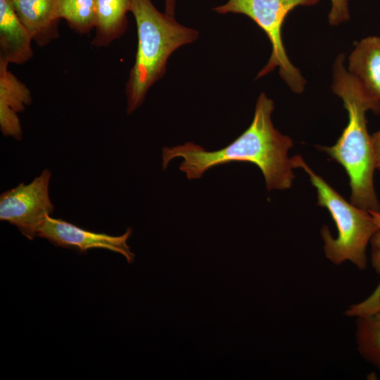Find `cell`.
Instances as JSON below:
<instances>
[{
  "label": "cell",
  "instance_id": "cell-2",
  "mask_svg": "<svg viewBox=\"0 0 380 380\" xmlns=\"http://www.w3.org/2000/svg\"><path fill=\"white\" fill-rule=\"evenodd\" d=\"M331 89L341 99L348 122L334 146L318 148L346 170L351 189L350 203L368 211H380L374 187V153L366 119L368 110L380 114V102L372 99L349 73L343 54L338 55L334 63Z\"/></svg>",
  "mask_w": 380,
  "mask_h": 380
},
{
  "label": "cell",
  "instance_id": "cell-18",
  "mask_svg": "<svg viewBox=\"0 0 380 380\" xmlns=\"http://www.w3.org/2000/svg\"><path fill=\"white\" fill-rule=\"evenodd\" d=\"M165 13L174 16L175 9V0H165Z\"/></svg>",
  "mask_w": 380,
  "mask_h": 380
},
{
  "label": "cell",
  "instance_id": "cell-12",
  "mask_svg": "<svg viewBox=\"0 0 380 380\" xmlns=\"http://www.w3.org/2000/svg\"><path fill=\"white\" fill-rule=\"evenodd\" d=\"M132 0H95L96 34L91 42L96 47L108 46L127 28V15Z\"/></svg>",
  "mask_w": 380,
  "mask_h": 380
},
{
  "label": "cell",
  "instance_id": "cell-7",
  "mask_svg": "<svg viewBox=\"0 0 380 380\" xmlns=\"http://www.w3.org/2000/svg\"><path fill=\"white\" fill-rule=\"evenodd\" d=\"M132 234L130 227L120 236L94 232L49 215L40 227L37 236L56 246L75 250L80 253H85L92 248L109 250L122 255L129 263H132L134 254L127 243Z\"/></svg>",
  "mask_w": 380,
  "mask_h": 380
},
{
  "label": "cell",
  "instance_id": "cell-4",
  "mask_svg": "<svg viewBox=\"0 0 380 380\" xmlns=\"http://www.w3.org/2000/svg\"><path fill=\"white\" fill-rule=\"evenodd\" d=\"M293 168H302L317 192V204L328 210L337 227L333 238L327 226L321 229L327 258L336 265L350 260L360 270L367 266L366 249L377 227L368 210L346 201L299 156L291 158Z\"/></svg>",
  "mask_w": 380,
  "mask_h": 380
},
{
  "label": "cell",
  "instance_id": "cell-1",
  "mask_svg": "<svg viewBox=\"0 0 380 380\" xmlns=\"http://www.w3.org/2000/svg\"><path fill=\"white\" fill-rule=\"evenodd\" d=\"M274 106L272 99L261 93L257 100L253 121L234 141L224 148L205 151L192 142L162 151V169L175 158H182L179 170L189 179L201 178L209 169L232 162L253 163L261 170L268 191L291 187L295 177L288 151L292 139L280 133L273 125L271 115Z\"/></svg>",
  "mask_w": 380,
  "mask_h": 380
},
{
  "label": "cell",
  "instance_id": "cell-8",
  "mask_svg": "<svg viewBox=\"0 0 380 380\" xmlns=\"http://www.w3.org/2000/svg\"><path fill=\"white\" fill-rule=\"evenodd\" d=\"M9 63L0 56V129L1 133L21 140L18 113L32 103L29 88L8 69Z\"/></svg>",
  "mask_w": 380,
  "mask_h": 380
},
{
  "label": "cell",
  "instance_id": "cell-14",
  "mask_svg": "<svg viewBox=\"0 0 380 380\" xmlns=\"http://www.w3.org/2000/svg\"><path fill=\"white\" fill-rule=\"evenodd\" d=\"M58 17L76 32H89L96 25L95 0H59Z\"/></svg>",
  "mask_w": 380,
  "mask_h": 380
},
{
  "label": "cell",
  "instance_id": "cell-9",
  "mask_svg": "<svg viewBox=\"0 0 380 380\" xmlns=\"http://www.w3.org/2000/svg\"><path fill=\"white\" fill-rule=\"evenodd\" d=\"M59 0H11L19 19L33 41L45 46L59 36L58 6Z\"/></svg>",
  "mask_w": 380,
  "mask_h": 380
},
{
  "label": "cell",
  "instance_id": "cell-15",
  "mask_svg": "<svg viewBox=\"0 0 380 380\" xmlns=\"http://www.w3.org/2000/svg\"><path fill=\"white\" fill-rule=\"evenodd\" d=\"M377 229L372 236L371 243V262L375 272L380 275V211H369ZM380 308V281L372 293L358 304L353 305L347 310L348 316L359 317L376 312Z\"/></svg>",
  "mask_w": 380,
  "mask_h": 380
},
{
  "label": "cell",
  "instance_id": "cell-5",
  "mask_svg": "<svg viewBox=\"0 0 380 380\" xmlns=\"http://www.w3.org/2000/svg\"><path fill=\"white\" fill-rule=\"evenodd\" d=\"M318 2L319 0H228L213 10L219 14H243L253 20L265 32L272 46L268 62L257 78L278 68L279 76L291 90L301 94L306 81L287 56L282 40V26L288 14L295 8L313 6Z\"/></svg>",
  "mask_w": 380,
  "mask_h": 380
},
{
  "label": "cell",
  "instance_id": "cell-10",
  "mask_svg": "<svg viewBox=\"0 0 380 380\" xmlns=\"http://www.w3.org/2000/svg\"><path fill=\"white\" fill-rule=\"evenodd\" d=\"M32 41L11 0H0V56L9 63L23 64L34 55Z\"/></svg>",
  "mask_w": 380,
  "mask_h": 380
},
{
  "label": "cell",
  "instance_id": "cell-11",
  "mask_svg": "<svg viewBox=\"0 0 380 380\" xmlns=\"http://www.w3.org/2000/svg\"><path fill=\"white\" fill-rule=\"evenodd\" d=\"M347 70L372 99L380 102V36H369L355 44Z\"/></svg>",
  "mask_w": 380,
  "mask_h": 380
},
{
  "label": "cell",
  "instance_id": "cell-13",
  "mask_svg": "<svg viewBox=\"0 0 380 380\" xmlns=\"http://www.w3.org/2000/svg\"><path fill=\"white\" fill-rule=\"evenodd\" d=\"M356 337L360 355L380 369V308L357 317Z\"/></svg>",
  "mask_w": 380,
  "mask_h": 380
},
{
  "label": "cell",
  "instance_id": "cell-16",
  "mask_svg": "<svg viewBox=\"0 0 380 380\" xmlns=\"http://www.w3.org/2000/svg\"><path fill=\"white\" fill-rule=\"evenodd\" d=\"M331 8L328 20L331 25L337 26L350 19L349 0H330Z\"/></svg>",
  "mask_w": 380,
  "mask_h": 380
},
{
  "label": "cell",
  "instance_id": "cell-17",
  "mask_svg": "<svg viewBox=\"0 0 380 380\" xmlns=\"http://www.w3.org/2000/svg\"><path fill=\"white\" fill-rule=\"evenodd\" d=\"M376 168L380 170V129L372 135Z\"/></svg>",
  "mask_w": 380,
  "mask_h": 380
},
{
  "label": "cell",
  "instance_id": "cell-6",
  "mask_svg": "<svg viewBox=\"0 0 380 380\" xmlns=\"http://www.w3.org/2000/svg\"><path fill=\"white\" fill-rule=\"evenodd\" d=\"M51 177V171L44 169L30 183H20L0 195V220L16 227L30 240L54 211L49 193Z\"/></svg>",
  "mask_w": 380,
  "mask_h": 380
},
{
  "label": "cell",
  "instance_id": "cell-3",
  "mask_svg": "<svg viewBox=\"0 0 380 380\" xmlns=\"http://www.w3.org/2000/svg\"><path fill=\"white\" fill-rule=\"evenodd\" d=\"M137 30L135 61L125 86L127 113L144 103L148 89L166 71L170 56L198 37V32L160 12L151 0H132L131 11Z\"/></svg>",
  "mask_w": 380,
  "mask_h": 380
}]
</instances>
